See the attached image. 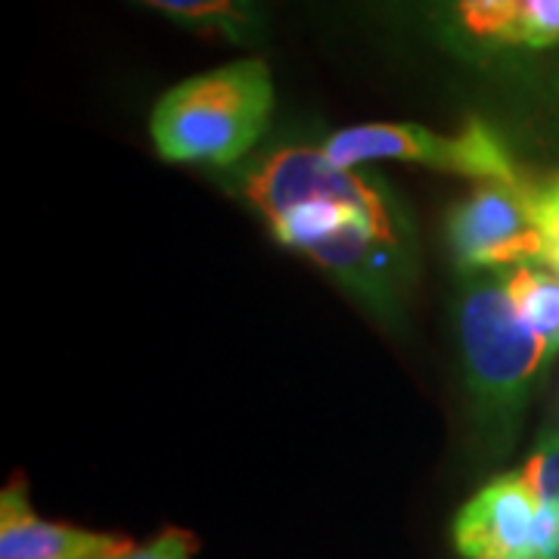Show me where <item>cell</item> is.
<instances>
[{
	"label": "cell",
	"mask_w": 559,
	"mask_h": 559,
	"mask_svg": "<svg viewBox=\"0 0 559 559\" xmlns=\"http://www.w3.org/2000/svg\"><path fill=\"white\" fill-rule=\"evenodd\" d=\"M237 190L280 246L377 314L404 308L417 283V227L385 180L333 165L320 146H280L242 168Z\"/></svg>",
	"instance_id": "cell-1"
},
{
	"label": "cell",
	"mask_w": 559,
	"mask_h": 559,
	"mask_svg": "<svg viewBox=\"0 0 559 559\" xmlns=\"http://www.w3.org/2000/svg\"><path fill=\"white\" fill-rule=\"evenodd\" d=\"M457 336L476 426L488 454L500 457L516 439L525 401L554 348L513 308L503 271L463 274Z\"/></svg>",
	"instance_id": "cell-2"
},
{
	"label": "cell",
	"mask_w": 559,
	"mask_h": 559,
	"mask_svg": "<svg viewBox=\"0 0 559 559\" xmlns=\"http://www.w3.org/2000/svg\"><path fill=\"white\" fill-rule=\"evenodd\" d=\"M271 109V69L249 57L175 84L156 103L150 131L162 159L227 168L259 143Z\"/></svg>",
	"instance_id": "cell-3"
},
{
	"label": "cell",
	"mask_w": 559,
	"mask_h": 559,
	"mask_svg": "<svg viewBox=\"0 0 559 559\" xmlns=\"http://www.w3.org/2000/svg\"><path fill=\"white\" fill-rule=\"evenodd\" d=\"M323 156L340 168H358L364 162H414L426 168H439L463 178H476L481 183H522L516 165L507 146L481 121H473L463 134H436L423 124H401V121H370L352 124L320 143Z\"/></svg>",
	"instance_id": "cell-4"
},
{
	"label": "cell",
	"mask_w": 559,
	"mask_h": 559,
	"mask_svg": "<svg viewBox=\"0 0 559 559\" xmlns=\"http://www.w3.org/2000/svg\"><path fill=\"white\" fill-rule=\"evenodd\" d=\"M538 190L522 183H479L448 215L454 261L469 271H503L547 264V242L535 205Z\"/></svg>",
	"instance_id": "cell-5"
},
{
	"label": "cell",
	"mask_w": 559,
	"mask_h": 559,
	"mask_svg": "<svg viewBox=\"0 0 559 559\" xmlns=\"http://www.w3.org/2000/svg\"><path fill=\"white\" fill-rule=\"evenodd\" d=\"M540 503L522 473L488 481L463 503L454 520V544L466 559H538Z\"/></svg>",
	"instance_id": "cell-6"
},
{
	"label": "cell",
	"mask_w": 559,
	"mask_h": 559,
	"mask_svg": "<svg viewBox=\"0 0 559 559\" xmlns=\"http://www.w3.org/2000/svg\"><path fill=\"white\" fill-rule=\"evenodd\" d=\"M116 540V535H97L75 525L40 520L28 507V485L22 476L3 488L0 559H91Z\"/></svg>",
	"instance_id": "cell-7"
},
{
	"label": "cell",
	"mask_w": 559,
	"mask_h": 559,
	"mask_svg": "<svg viewBox=\"0 0 559 559\" xmlns=\"http://www.w3.org/2000/svg\"><path fill=\"white\" fill-rule=\"evenodd\" d=\"M460 28L491 47L559 44V0H457Z\"/></svg>",
	"instance_id": "cell-8"
},
{
	"label": "cell",
	"mask_w": 559,
	"mask_h": 559,
	"mask_svg": "<svg viewBox=\"0 0 559 559\" xmlns=\"http://www.w3.org/2000/svg\"><path fill=\"white\" fill-rule=\"evenodd\" d=\"M180 25L215 38L246 44L259 35L255 0H140Z\"/></svg>",
	"instance_id": "cell-9"
},
{
	"label": "cell",
	"mask_w": 559,
	"mask_h": 559,
	"mask_svg": "<svg viewBox=\"0 0 559 559\" xmlns=\"http://www.w3.org/2000/svg\"><path fill=\"white\" fill-rule=\"evenodd\" d=\"M507 293L528 330L559 352V274L540 264L503 271Z\"/></svg>",
	"instance_id": "cell-10"
},
{
	"label": "cell",
	"mask_w": 559,
	"mask_h": 559,
	"mask_svg": "<svg viewBox=\"0 0 559 559\" xmlns=\"http://www.w3.org/2000/svg\"><path fill=\"white\" fill-rule=\"evenodd\" d=\"M540 507H559V432H547L520 469Z\"/></svg>",
	"instance_id": "cell-11"
},
{
	"label": "cell",
	"mask_w": 559,
	"mask_h": 559,
	"mask_svg": "<svg viewBox=\"0 0 559 559\" xmlns=\"http://www.w3.org/2000/svg\"><path fill=\"white\" fill-rule=\"evenodd\" d=\"M197 538L183 528H165L153 540L134 547L124 559H193L197 557Z\"/></svg>",
	"instance_id": "cell-12"
},
{
	"label": "cell",
	"mask_w": 559,
	"mask_h": 559,
	"mask_svg": "<svg viewBox=\"0 0 559 559\" xmlns=\"http://www.w3.org/2000/svg\"><path fill=\"white\" fill-rule=\"evenodd\" d=\"M535 205H538L540 230L547 242V264L559 274V178L547 190H538Z\"/></svg>",
	"instance_id": "cell-13"
},
{
	"label": "cell",
	"mask_w": 559,
	"mask_h": 559,
	"mask_svg": "<svg viewBox=\"0 0 559 559\" xmlns=\"http://www.w3.org/2000/svg\"><path fill=\"white\" fill-rule=\"evenodd\" d=\"M538 559H559V507H540Z\"/></svg>",
	"instance_id": "cell-14"
},
{
	"label": "cell",
	"mask_w": 559,
	"mask_h": 559,
	"mask_svg": "<svg viewBox=\"0 0 559 559\" xmlns=\"http://www.w3.org/2000/svg\"><path fill=\"white\" fill-rule=\"evenodd\" d=\"M134 547H138V544H131V540L119 538L116 544H112V547H106V550H100L97 557H91V559H124L128 554H131V550H134Z\"/></svg>",
	"instance_id": "cell-15"
}]
</instances>
